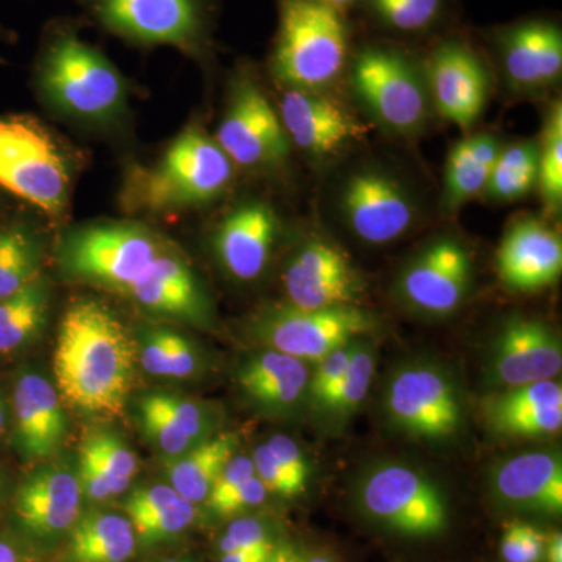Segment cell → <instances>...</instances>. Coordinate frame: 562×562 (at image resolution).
Instances as JSON below:
<instances>
[{"mask_svg":"<svg viewBox=\"0 0 562 562\" xmlns=\"http://www.w3.org/2000/svg\"><path fill=\"white\" fill-rule=\"evenodd\" d=\"M272 550H257V552H236L220 554V562H268Z\"/></svg>","mask_w":562,"mask_h":562,"instance_id":"50","label":"cell"},{"mask_svg":"<svg viewBox=\"0 0 562 562\" xmlns=\"http://www.w3.org/2000/svg\"><path fill=\"white\" fill-rule=\"evenodd\" d=\"M288 303L302 310L358 305L364 295L361 273L346 254L324 239L299 247L283 272Z\"/></svg>","mask_w":562,"mask_h":562,"instance_id":"14","label":"cell"},{"mask_svg":"<svg viewBox=\"0 0 562 562\" xmlns=\"http://www.w3.org/2000/svg\"><path fill=\"white\" fill-rule=\"evenodd\" d=\"M310 376V364L269 349L255 355L243 366L238 382L258 405L276 412H288L301 405L308 395Z\"/></svg>","mask_w":562,"mask_h":562,"instance_id":"27","label":"cell"},{"mask_svg":"<svg viewBox=\"0 0 562 562\" xmlns=\"http://www.w3.org/2000/svg\"><path fill=\"white\" fill-rule=\"evenodd\" d=\"M173 331L157 330L147 336L140 350L144 371L154 376L171 379V349Z\"/></svg>","mask_w":562,"mask_h":562,"instance_id":"47","label":"cell"},{"mask_svg":"<svg viewBox=\"0 0 562 562\" xmlns=\"http://www.w3.org/2000/svg\"><path fill=\"white\" fill-rule=\"evenodd\" d=\"M491 379L498 386H524L560 375V336L546 322L514 317L495 336L491 350Z\"/></svg>","mask_w":562,"mask_h":562,"instance_id":"17","label":"cell"},{"mask_svg":"<svg viewBox=\"0 0 562 562\" xmlns=\"http://www.w3.org/2000/svg\"><path fill=\"white\" fill-rule=\"evenodd\" d=\"M350 87L371 120L392 135H420L435 113L424 70L387 47H366L355 57Z\"/></svg>","mask_w":562,"mask_h":562,"instance_id":"4","label":"cell"},{"mask_svg":"<svg viewBox=\"0 0 562 562\" xmlns=\"http://www.w3.org/2000/svg\"><path fill=\"white\" fill-rule=\"evenodd\" d=\"M358 339L339 347V349L333 350L327 357L316 362V369H314L312 376H310L308 397L317 409H321V406L327 401L335 384L338 383L342 373L346 372L355 347H357Z\"/></svg>","mask_w":562,"mask_h":562,"instance_id":"43","label":"cell"},{"mask_svg":"<svg viewBox=\"0 0 562 562\" xmlns=\"http://www.w3.org/2000/svg\"><path fill=\"white\" fill-rule=\"evenodd\" d=\"M269 491L266 490L265 484L258 479L257 473L239 487L238 491L233 492L231 497L225 498L220 505L214 506L211 512L221 517H233L238 514L250 512V509L258 508L268 498Z\"/></svg>","mask_w":562,"mask_h":562,"instance_id":"48","label":"cell"},{"mask_svg":"<svg viewBox=\"0 0 562 562\" xmlns=\"http://www.w3.org/2000/svg\"><path fill=\"white\" fill-rule=\"evenodd\" d=\"M306 552L297 542L281 539L268 562H305Z\"/></svg>","mask_w":562,"mask_h":562,"instance_id":"49","label":"cell"},{"mask_svg":"<svg viewBox=\"0 0 562 562\" xmlns=\"http://www.w3.org/2000/svg\"><path fill=\"white\" fill-rule=\"evenodd\" d=\"M7 427V406L5 402H3L2 394H0V436L5 431Z\"/></svg>","mask_w":562,"mask_h":562,"instance_id":"55","label":"cell"},{"mask_svg":"<svg viewBox=\"0 0 562 562\" xmlns=\"http://www.w3.org/2000/svg\"><path fill=\"white\" fill-rule=\"evenodd\" d=\"M49 312V288L38 277L0 301V357L24 349L40 335Z\"/></svg>","mask_w":562,"mask_h":562,"instance_id":"32","label":"cell"},{"mask_svg":"<svg viewBox=\"0 0 562 562\" xmlns=\"http://www.w3.org/2000/svg\"><path fill=\"white\" fill-rule=\"evenodd\" d=\"M0 187L52 217L65 211L68 160L41 125L20 117L0 120Z\"/></svg>","mask_w":562,"mask_h":562,"instance_id":"8","label":"cell"},{"mask_svg":"<svg viewBox=\"0 0 562 562\" xmlns=\"http://www.w3.org/2000/svg\"><path fill=\"white\" fill-rule=\"evenodd\" d=\"M383 412L395 430L443 442L462 427V403L449 372L431 362H409L392 373L383 397Z\"/></svg>","mask_w":562,"mask_h":562,"instance_id":"10","label":"cell"},{"mask_svg":"<svg viewBox=\"0 0 562 562\" xmlns=\"http://www.w3.org/2000/svg\"><path fill=\"white\" fill-rule=\"evenodd\" d=\"M238 450L235 432L210 436L180 457L168 462L169 486L184 501L206 502L217 476Z\"/></svg>","mask_w":562,"mask_h":562,"instance_id":"30","label":"cell"},{"mask_svg":"<svg viewBox=\"0 0 562 562\" xmlns=\"http://www.w3.org/2000/svg\"><path fill=\"white\" fill-rule=\"evenodd\" d=\"M376 322L360 305L302 310L290 305L262 310L254 322V338L268 349L316 364L333 350L371 333Z\"/></svg>","mask_w":562,"mask_h":562,"instance_id":"11","label":"cell"},{"mask_svg":"<svg viewBox=\"0 0 562 562\" xmlns=\"http://www.w3.org/2000/svg\"><path fill=\"white\" fill-rule=\"evenodd\" d=\"M165 249L160 238L140 225H90L66 238L61 266L74 279L125 294Z\"/></svg>","mask_w":562,"mask_h":562,"instance_id":"9","label":"cell"},{"mask_svg":"<svg viewBox=\"0 0 562 562\" xmlns=\"http://www.w3.org/2000/svg\"><path fill=\"white\" fill-rule=\"evenodd\" d=\"M492 430L513 438L535 439L560 432L562 387L554 380L509 387L484 402Z\"/></svg>","mask_w":562,"mask_h":562,"instance_id":"26","label":"cell"},{"mask_svg":"<svg viewBox=\"0 0 562 562\" xmlns=\"http://www.w3.org/2000/svg\"><path fill=\"white\" fill-rule=\"evenodd\" d=\"M124 295L146 312L173 319L206 324L209 299L194 272L179 255L166 247Z\"/></svg>","mask_w":562,"mask_h":562,"instance_id":"22","label":"cell"},{"mask_svg":"<svg viewBox=\"0 0 562 562\" xmlns=\"http://www.w3.org/2000/svg\"><path fill=\"white\" fill-rule=\"evenodd\" d=\"M491 487L509 508L557 516L562 512L561 458L550 452L517 454L495 468Z\"/></svg>","mask_w":562,"mask_h":562,"instance_id":"25","label":"cell"},{"mask_svg":"<svg viewBox=\"0 0 562 562\" xmlns=\"http://www.w3.org/2000/svg\"><path fill=\"white\" fill-rule=\"evenodd\" d=\"M125 512L136 538L149 546L183 535L198 517L194 503L184 501L169 484L133 492L125 502Z\"/></svg>","mask_w":562,"mask_h":562,"instance_id":"29","label":"cell"},{"mask_svg":"<svg viewBox=\"0 0 562 562\" xmlns=\"http://www.w3.org/2000/svg\"><path fill=\"white\" fill-rule=\"evenodd\" d=\"M546 562H562V536L560 531L546 536Z\"/></svg>","mask_w":562,"mask_h":562,"instance_id":"51","label":"cell"},{"mask_svg":"<svg viewBox=\"0 0 562 562\" xmlns=\"http://www.w3.org/2000/svg\"><path fill=\"white\" fill-rule=\"evenodd\" d=\"M373 13L398 32H422L431 27L442 10V0H371Z\"/></svg>","mask_w":562,"mask_h":562,"instance_id":"38","label":"cell"},{"mask_svg":"<svg viewBox=\"0 0 562 562\" xmlns=\"http://www.w3.org/2000/svg\"><path fill=\"white\" fill-rule=\"evenodd\" d=\"M113 31L143 43L184 46L194 40L199 20L192 0H92Z\"/></svg>","mask_w":562,"mask_h":562,"instance_id":"23","label":"cell"},{"mask_svg":"<svg viewBox=\"0 0 562 562\" xmlns=\"http://www.w3.org/2000/svg\"><path fill=\"white\" fill-rule=\"evenodd\" d=\"M255 475L254 461L246 454H235L225 465L224 471L217 476L213 490H211L206 503L211 509L220 505L225 498L231 497L233 492L239 490L244 483L249 482Z\"/></svg>","mask_w":562,"mask_h":562,"instance_id":"46","label":"cell"},{"mask_svg":"<svg viewBox=\"0 0 562 562\" xmlns=\"http://www.w3.org/2000/svg\"><path fill=\"white\" fill-rule=\"evenodd\" d=\"M161 562H195L192 561L191 558H168V560L161 561Z\"/></svg>","mask_w":562,"mask_h":562,"instance_id":"56","label":"cell"},{"mask_svg":"<svg viewBox=\"0 0 562 562\" xmlns=\"http://www.w3.org/2000/svg\"><path fill=\"white\" fill-rule=\"evenodd\" d=\"M79 479L63 465H44L21 484L14 514L22 530L40 542H54L80 519Z\"/></svg>","mask_w":562,"mask_h":562,"instance_id":"18","label":"cell"},{"mask_svg":"<svg viewBox=\"0 0 562 562\" xmlns=\"http://www.w3.org/2000/svg\"><path fill=\"white\" fill-rule=\"evenodd\" d=\"M539 140L522 139L502 146L484 198L494 203L524 201L538 188Z\"/></svg>","mask_w":562,"mask_h":562,"instance_id":"33","label":"cell"},{"mask_svg":"<svg viewBox=\"0 0 562 562\" xmlns=\"http://www.w3.org/2000/svg\"><path fill=\"white\" fill-rule=\"evenodd\" d=\"M14 447L25 460H46L57 452L66 431L60 394L36 372L21 373L13 391Z\"/></svg>","mask_w":562,"mask_h":562,"instance_id":"24","label":"cell"},{"mask_svg":"<svg viewBox=\"0 0 562 562\" xmlns=\"http://www.w3.org/2000/svg\"><path fill=\"white\" fill-rule=\"evenodd\" d=\"M539 143L538 190L552 213L562 205V106L554 102L546 120V131Z\"/></svg>","mask_w":562,"mask_h":562,"instance_id":"37","label":"cell"},{"mask_svg":"<svg viewBox=\"0 0 562 562\" xmlns=\"http://www.w3.org/2000/svg\"><path fill=\"white\" fill-rule=\"evenodd\" d=\"M80 462H87L101 473L114 497L128 490L138 472V460L131 447L110 431L92 432L85 439Z\"/></svg>","mask_w":562,"mask_h":562,"instance_id":"35","label":"cell"},{"mask_svg":"<svg viewBox=\"0 0 562 562\" xmlns=\"http://www.w3.org/2000/svg\"><path fill=\"white\" fill-rule=\"evenodd\" d=\"M233 177L235 165L216 139L190 127L157 165L132 173L125 201L131 209L147 213L206 205L228 190Z\"/></svg>","mask_w":562,"mask_h":562,"instance_id":"2","label":"cell"},{"mask_svg":"<svg viewBox=\"0 0 562 562\" xmlns=\"http://www.w3.org/2000/svg\"><path fill=\"white\" fill-rule=\"evenodd\" d=\"M281 538L276 527L261 517L243 516L232 520L217 542L220 554L272 550Z\"/></svg>","mask_w":562,"mask_h":562,"instance_id":"39","label":"cell"},{"mask_svg":"<svg viewBox=\"0 0 562 562\" xmlns=\"http://www.w3.org/2000/svg\"><path fill=\"white\" fill-rule=\"evenodd\" d=\"M214 139L233 165L246 169L279 168L291 149L280 114L247 77L236 81Z\"/></svg>","mask_w":562,"mask_h":562,"instance_id":"13","label":"cell"},{"mask_svg":"<svg viewBox=\"0 0 562 562\" xmlns=\"http://www.w3.org/2000/svg\"><path fill=\"white\" fill-rule=\"evenodd\" d=\"M336 213L344 227L368 246H387L419 224L422 209L413 188L382 166L351 169L338 184Z\"/></svg>","mask_w":562,"mask_h":562,"instance_id":"7","label":"cell"},{"mask_svg":"<svg viewBox=\"0 0 562 562\" xmlns=\"http://www.w3.org/2000/svg\"><path fill=\"white\" fill-rule=\"evenodd\" d=\"M305 562H339L336 560L335 557H333L331 553L328 552H317L314 553H306Z\"/></svg>","mask_w":562,"mask_h":562,"instance_id":"54","label":"cell"},{"mask_svg":"<svg viewBox=\"0 0 562 562\" xmlns=\"http://www.w3.org/2000/svg\"><path fill=\"white\" fill-rule=\"evenodd\" d=\"M139 416L143 430L147 438L157 446L158 450L168 458H177L198 443L192 442L183 431L177 427L176 422L155 403L151 395H146L139 402Z\"/></svg>","mask_w":562,"mask_h":562,"instance_id":"40","label":"cell"},{"mask_svg":"<svg viewBox=\"0 0 562 562\" xmlns=\"http://www.w3.org/2000/svg\"><path fill=\"white\" fill-rule=\"evenodd\" d=\"M0 562H24L16 543L11 542L10 539L2 538V536H0Z\"/></svg>","mask_w":562,"mask_h":562,"instance_id":"52","label":"cell"},{"mask_svg":"<svg viewBox=\"0 0 562 562\" xmlns=\"http://www.w3.org/2000/svg\"><path fill=\"white\" fill-rule=\"evenodd\" d=\"M501 554L505 562H546V535L535 525H506L501 539Z\"/></svg>","mask_w":562,"mask_h":562,"instance_id":"42","label":"cell"},{"mask_svg":"<svg viewBox=\"0 0 562 562\" xmlns=\"http://www.w3.org/2000/svg\"><path fill=\"white\" fill-rule=\"evenodd\" d=\"M375 364V350L371 344L358 339L346 372L321 406V412H327L338 419H346L357 412L371 390Z\"/></svg>","mask_w":562,"mask_h":562,"instance_id":"36","label":"cell"},{"mask_svg":"<svg viewBox=\"0 0 562 562\" xmlns=\"http://www.w3.org/2000/svg\"><path fill=\"white\" fill-rule=\"evenodd\" d=\"M150 395L192 442L199 443L210 438L213 425H211L210 413L202 405L176 394H166V392H154Z\"/></svg>","mask_w":562,"mask_h":562,"instance_id":"41","label":"cell"},{"mask_svg":"<svg viewBox=\"0 0 562 562\" xmlns=\"http://www.w3.org/2000/svg\"><path fill=\"white\" fill-rule=\"evenodd\" d=\"M41 90L58 110L83 121H109L125 102V83L102 54L63 35L44 55Z\"/></svg>","mask_w":562,"mask_h":562,"instance_id":"5","label":"cell"},{"mask_svg":"<svg viewBox=\"0 0 562 562\" xmlns=\"http://www.w3.org/2000/svg\"><path fill=\"white\" fill-rule=\"evenodd\" d=\"M41 246L29 228H0V301L38 279Z\"/></svg>","mask_w":562,"mask_h":562,"instance_id":"34","label":"cell"},{"mask_svg":"<svg viewBox=\"0 0 562 562\" xmlns=\"http://www.w3.org/2000/svg\"><path fill=\"white\" fill-rule=\"evenodd\" d=\"M277 233L279 220L268 203H241L220 222L214 233L217 260L233 279L257 280L271 261Z\"/></svg>","mask_w":562,"mask_h":562,"instance_id":"21","label":"cell"},{"mask_svg":"<svg viewBox=\"0 0 562 562\" xmlns=\"http://www.w3.org/2000/svg\"><path fill=\"white\" fill-rule=\"evenodd\" d=\"M279 114L290 143L319 160L339 154L368 133L349 110L322 91L288 88Z\"/></svg>","mask_w":562,"mask_h":562,"instance_id":"16","label":"cell"},{"mask_svg":"<svg viewBox=\"0 0 562 562\" xmlns=\"http://www.w3.org/2000/svg\"><path fill=\"white\" fill-rule=\"evenodd\" d=\"M349 60V31L339 11L316 0H283L272 69L288 88L322 91Z\"/></svg>","mask_w":562,"mask_h":562,"instance_id":"3","label":"cell"},{"mask_svg":"<svg viewBox=\"0 0 562 562\" xmlns=\"http://www.w3.org/2000/svg\"><path fill=\"white\" fill-rule=\"evenodd\" d=\"M251 461H254L255 473L265 484L269 494L280 495V497L284 498H295L301 495L295 490L294 484H292L290 476L286 475V472L281 469L279 462L269 452L266 443H261V446L255 449Z\"/></svg>","mask_w":562,"mask_h":562,"instance_id":"45","label":"cell"},{"mask_svg":"<svg viewBox=\"0 0 562 562\" xmlns=\"http://www.w3.org/2000/svg\"><path fill=\"white\" fill-rule=\"evenodd\" d=\"M269 452L279 462L281 469L290 476L292 484L299 494H303L308 487L310 482V464L306 461L299 443L286 435H273L268 442Z\"/></svg>","mask_w":562,"mask_h":562,"instance_id":"44","label":"cell"},{"mask_svg":"<svg viewBox=\"0 0 562 562\" xmlns=\"http://www.w3.org/2000/svg\"><path fill=\"white\" fill-rule=\"evenodd\" d=\"M135 549L136 535L127 517L90 513L69 531L66 562H128Z\"/></svg>","mask_w":562,"mask_h":562,"instance_id":"31","label":"cell"},{"mask_svg":"<svg viewBox=\"0 0 562 562\" xmlns=\"http://www.w3.org/2000/svg\"><path fill=\"white\" fill-rule=\"evenodd\" d=\"M316 2L324 3V5L330 7V9L344 14V11L353 5L357 0H316Z\"/></svg>","mask_w":562,"mask_h":562,"instance_id":"53","label":"cell"},{"mask_svg":"<svg viewBox=\"0 0 562 562\" xmlns=\"http://www.w3.org/2000/svg\"><path fill=\"white\" fill-rule=\"evenodd\" d=\"M503 76L513 91L538 94L562 74V33L549 21H528L498 36Z\"/></svg>","mask_w":562,"mask_h":562,"instance_id":"20","label":"cell"},{"mask_svg":"<svg viewBox=\"0 0 562 562\" xmlns=\"http://www.w3.org/2000/svg\"><path fill=\"white\" fill-rule=\"evenodd\" d=\"M136 349L109 306L81 299L66 310L54 372L58 394L90 416H117L135 379Z\"/></svg>","mask_w":562,"mask_h":562,"instance_id":"1","label":"cell"},{"mask_svg":"<svg viewBox=\"0 0 562 562\" xmlns=\"http://www.w3.org/2000/svg\"><path fill=\"white\" fill-rule=\"evenodd\" d=\"M432 111L460 128H471L486 110L491 79L468 44L450 41L436 47L424 69Z\"/></svg>","mask_w":562,"mask_h":562,"instance_id":"15","label":"cell"},{"mask_svg":"<svg viewBox=\"0 0 562 562\" xmlns=\"http://www.w3.org/2000/svg\"><path fill=\"white\" fill-rule=\"evenodd\" d=\"M497 271L505 288L514 292L547 290L561 277V236L538 217H520L503 236Z\"/></svg>","mask_w":562,"mask_h":562,"instance_id":"19","label":"cell"},{"mask_svg":"<svg viewBox=\"0 0 562 562\" xmlns=\"http://www.w3.org/2000/svg\"><path fill=\"white\" fill-rule=\"evenodd\" d=\"M357 503L373 524L406 538H435L449 527V506L438 484L401 462H383L362 473Z\"/></svg>","mask_w":562,"mask_h":562,"instance_id":"6","label":"cell"},{"mask_svg":"<svg viewBox=\"0 0 562 562\" xmlns=\"http://www.w3.org/2000/svg\"><path fill=\"white\" fill-rule=\"evenodd\" d=\"M502 146L501 138L487 132L475 133L454 144L443 169L439 199L442 214L458 213L484 194Z\"/></svg>","mask_w":562,"mask_h":562,"instance_id":"28","label":"cell"},{"mask_svg":"<svg viewBox=\"0 0 562 562\" xmlns=\"http://www.w3.org/2000/svg\"><path fill=\"white\" fill-rule=\"evenodd\" d=\"M473 260L454 236H439L398 273L395 294L413 312L431 317L457 313L472 288Z\"/></svg>","mask_w":562,"mask_h":562,"instance_id":"12","label":"cell"}]
</instances>
